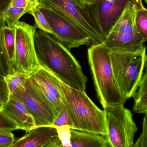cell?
I'll use <instances>...</instances> for the list:
<instances>
[{
    "instance_id": "28",
    "label": "cell",
    "mask_w": 147,
    "mask_h": 147,
    "mask_svg": "<svg viewBox=\"0 0 147 147\" xmlns=\"http://www.w3.org/2000/svg\"><path fill=\"white\" fill-rule=\"evenodd\" d=\"M59 136L62 142L63 147H70V129L68 127H57Z\"/></svg>"
},
{
    "instance_id": "17",
    "label": "cell",
    "mask_w": 147,
    "mask_h": 147,
    "mask_svg": "<svg viewBox=\"0 0 147 147\" xmlns=\"http://www.w3.org/2000/svg\"><path fill=\"white\" fill-rule=\"evenodd\" d=\"M134 104L133 110L138 114L147 111V70L143 74L137 91L133 97Z\"/></svg>"
},
{
    "instance_id": "24",
    "label": "cell",
    "mask_w": 147,
    "mask_h": 147,
    "mask_svg": "<svg viewBox=\"0 0 147 147\" xmlns=\"http://www.w3.org/2000/svg\"><path fill=\"white\" fill-rule=\"evenodd\" d=\"M53 126L56 127H68L71 129H72V123L69 117V114L62 102V109L61 112L57 117Z\"/></svg>"
},
{
    "instance_id": "11",
    "label": "cell",
    "mask_w": 147,
    "mask_h": 147,
    "mask_svg": "<svg viewBox=\"0 0 147 147\" xmlns=\"http://www.w3.org/2000/svg\"><path fill=\"white\" fill-rule=\"evenodd\" d=\"M28 79L34 88L53 108L58 116L62 109V99L51 72L40 66L29 75Z\"/></svg>"
},
{
    "instance_id": "36",
    "label": "cell",
    "mask_w": 147,
    "mask_h": 147,
    "mask_svg": "<svg viewBox=\"0 0 147 147\" xmlns=\"http://www.w3.org/2000/svg\"><path fill=\"white\" fill-rule=\"evenodd\" d=\"M145 1L146 2V3L147 5V0H145Z\"/></svg>"
},
{
    "instance_id": "8",
    "label": "cell",
    "mask_w": 147,
    "mask_h": 147,
    "mask_svg": "<svg viewBox=\"0 0 147 147\" xmlns=\"http://www.w3.org/2000/svg\"><path fill=\"white\" fill-rule=\"evenodd\" d=\"M39 6L48 21L52 35L68 49L93 45L90 36L76 24L50 8Z\"/></svg>"
},
{
    "instance_id": "15",
    "label": "cell",
    "mask_w": 147,
    "mask_h": 147,
    "mask_svg": "<svg viewBox=\"0 0 147 147\" xmlns=\"http://www.w3.org/2000/svg\"><path fill=\"white\" fill-rule=\"evenodd\" d=\"M70 147H111L107 137L90 132L70 129Z\"/></svg>"
},
{
    "instance_id": "13",
    "label": "cell",
    "mask_w": 147,
    "mask_h": 147,
    "mask_svg": "<svg viewBox=\"0 0 147 147\" xmlns=\"http://www.w3.org/2000/svg\"><path fill=\"white\" fill-rule=\"evenodd\" d=\"M1 110L16 124L18 129L28 131L36 127L35 121L32 115L25 104L13 94H10L8 100Z\"/></svg>"
},
{
    "instance_id": "26",
    "label": "cell",
    "mask_w": 147,
    "mask_h": 147,
    "mask_svg": "<svg viewBox=\"0 0 147 147\" xmlns=\"http://www.w3.org/2000/svg\"><path fill=\"white\" fill-rule=\"evenodd\" d=\"M142 132L133 147H147V111L144 114Z\"/></svg>"
},
{
    "instance_id": "22",
    "label": "cell",
    "mask_w": 147,
    "mask_h": 147,
    "mask_svg": "<svg viewBox=\"0 0 147 147\" xmlns=\"http://www.w3.org/2000/svg\"><path fill=\"white\" fill-rule=\"evenodd\" d=\"M136 30L144 42L147 41V9H137L135 19Z\"/></svg>"
},
{
    "instance_id": "21",
    "label": "cell",
    "mask_w": 147,
    "mask_h": 147,
    "mask_svg": "<svg viewBox=\"0 0 147 147\" xmlns=\"http://www.w3.org/2000/svg\"><path fill=\"white\" fill-rule=\"evenodd\" d=\"M28 77L29 75L28 74L18 72L9 73L4 76V79L10 94H13L17 88L24 84Z\"/></svg>"
},
{
    "instance_id": "12",
    "label": "cell",
    "mask_w": 147,
    "mask_h": 147,
    "mask_svg": "<svg viewBox=\"0 0 147 147\" xmlns=\"http://www.w3.org/2000/svg\"><path fill=\"white\" fill-rule=\"evenodd\" d=\"M62 142L57 129L53 126L35 127L26 131L21 138L15 140L11 147H61Z\"/></svg>"
},
{
    "instance_id": "35",
    "label": "cell",
    "mask_w": 147,
    "mask_h": 147,
    "mask_svg": "<svg viewBox=\"0 0 147 147\" xmlns=\"http://www.w3.org/2000/svg\"><path fill=\"white\" fill-rule=\"evenodd\" d=\"M35 3H37V4H39L40 3L39 2L38 0H32Z\"/></svg>"
},
{
    "instance_id": "30",
    "label": "cell",
    "mask_w": 147,
    "mask_h": 147,
    "mask_svg": "<svg viewBox=\"0 0 147 147\" xmlns=\"http://www.w3.org/2000/svg\"><path fill=\"white\" fill-rule=\"evenodd\" d=\"M39 4L35 3L32 0H13L9 6H14L31 10Z\"/></svg>"
},
{
    "instance_id": "33",
    "label": "cell",
    "mask_w": 147,
    "mask_h": 147,
    "mask_svg": "<svg viewBox=\"0 0 147 147\" xmlns=\"http://www.w3.org/2000/svg\"><path fill=\"white\" fill-rule=\"evenodd\" d=\"M82 2L84 3V4L90 6L92 5L96 2V0H80Z\"/></svg>"
},
{
    "instance_id": "27",
    "label": "cell",
    "mask_w": 147,
    "mask_h": 147,
    "mask_svg": "<svg viewBox=\"0 0 147 147\" xmlns=\"http://www.w3.org/2000/svg\"><path fill=\"white\" fill-rule=\"evenodd\" d=\"M10 93L4 79V76L0 73V110L9 98Z\"/></svg>"
},
{
    "instance_id": "20",
    "label": "cell",
    "mask_w": 147,
    "mask_h": 147,
    "mask_svg": "<svg viewBox=\"0 0 147 147\" xmlns=\"http://www.w3.org/2000/svg\"><path fill=\"white\" fill-rule=\"evenodd\" d=\"M30 9L9 6L1 14L6 26L9 27H14L20 19L25 14L28 13Z\"/></svg>"
},
{
    "instance_id": "32",
    "label": "cell",
    "mask_w": 147,
    "mask_h": 147,
    "mask_svg": "<svg viewBox=\"0 0 147 147\" xmlns=\"http://www.w3.org/2000/svg\"><path fill=\"white\" fill-rule=\"evenodd\" d=\"M135 6L136 9H140L144 8L142 0H131Z\"/></svg>"
},
{
    "instance_id": "5",
    "label": "cell",
    "mask_w": 147,
    "mask_h": 147,
    "mask_svg": "<svg viewBox=\"0 0 147 147\" xmlns=\"http://www.w3.org/2000/svg\"><path fill=\"white\" fill-rule=\"evenodd\" d=\"M107 138L111 147H133L138 128L131 111L124 104L104 108Z\"/></svg>"
},
{
    "instance_id": "9",
    "label": "cell",
    "mask_w": 147,
    "mask_h": 147,
    "mask_svg": "<svg viewBox=\"0 0 147 147\" xmlns=\"http://www.w3.org/2000/svg\"><path fill=\"white\" fill-rule=\"evenodd\" d=\"M12 94L25 104L34 118L36 127L53 126L57 117L56 112L34 88L28 78Z\"/></svg>"
},
{
    "instance_id": "10",
    "label": "cell",
    "mask_w": 147,
    "mask_h": 147,
    "mask_svg": "<svg viewBox=\"0 0 147 147\" xmlns=\"http://www.w3.org/2000/svg\"><path fill=\"white\" fill-rule=\"evenodd\" d=\"M129 1L96 0L94 4L88 6L98 28L105 39L119 20Z\"/></svg>"
},
{
    "instance_id": "3",
    "label": "cell",
    "mask_w": 147,
    "mask_h": 147,
    "mask_svg": "<svg viewBox=\"0 0 147 147\" xmlns=\"http://www.w3.org/2000/svg\"><path fill=\"white\" fill-rule=\"evenodd\" d=\"M103 43L90 46L88 62L98 100L103 108L125 104L116 83L110 57Z\"/></svg>"
},
{
    "instance_id": "25",
    "label": "cell",
    "mask_w": 147,
    "mask_h": 147,
    "mask_svg": "<svg viewBox=\"0 0 147 147\" xmlns=\"http://www.w3.org/2000/svg\"><path fill=\"white\" fill-rule=\"evenodd\" d=\"M12 130L0 129V147H11L15 140L14 135Z\"/></svg>"
},
{
    "instance_id": "29",
    "label": "cell",
    "mask_w": 147,
    "mask_h": 147,
    "mask_svg": "<svg viewBox=\"0 0 147 147\" xmlns=\"http://www.w3.org/2000/svg\"><path fill=\"white\" fill-rule=\"evenodd\" d=\"M0 129H8L14 131L18 129L16 124L9 119L0 110Z\"/></svg>"
},
{
    "instance_id": "18",
    "label": "cell",
    "mask_w": 147,
    "mask_h": 147,
    "mask_svg": "<svg viewBox=\"0 0 147 147\" xmlns=\"http://www.w3.org/2000/svg\"><path fill=\"white\" fill-rule=\"evenodd\" d=\"M5 25L6 23L3 19L1 14H0V73L4 76L13 72L5 49L3 33Z\"/></svg>"
},
{
    "instance_id": "19",
    "label": "cell",
    "mask_w": 147,
    "mask_h": 147,
    "mask_svg": "<svg viewBox=\"0 0 147 147\" xmlns=\"http://www.w3.org/2000/svg\"><path fill=\"white\" fill-rule=\"evenodd\" d=\"M4 44L8 58L13 70V66L15 60L16 28L9 27L5 25L3 28Z\"/></svg>"
},
{
    "instance_id": "6",
    "label": "cell",
    "mask_w": 147,
    "mask_h": 147,
    "mask_svg": "<svg viewBox=\"0 0 147 147\" xmlns=\"http://www.w3.org/2000/svg\"><path fill=\"white\" fill-rule=\"evenodd\" d=\"M59 13L84 30L90 36L93 45L103 43L105 38L98 28L88 5L80 0H38Z\"/></svg>"
},
{
    "instance_id": "34",
    "label": "cell",
    "mask_w": 147,
    "mask_h": 147,
    "mask_svg": "<svg viewBox=\"0 0 147 147\" xmlns=\"http://www.w3.org/2000/svg\"><path fill=\"white\" fill-rule=\"evenodd\" d=\"M144 70H147V54H146V60H145V68Z\"/></svg>"
},
{
    "instance_id": "31",
    "label": "cell",
    "mask_w": 147,
    "mask_h": 147,
    "mask_svg": "<svg viewBox=\"0 0 147 147\" xmlns=\"http://www.w3.org/2000/svg\"><path fill=\"white\" fill-rule=\"evenodd\" d=\"M13 0H0V14L9 7Z\"/></svg>"
},
{
    "instance_id": "14",
    "label": "cell",
    "mask_w": 147,
    "mask_h": 147,
    "mask_svg": "<svg viewBox=\"0 0 147 147\" xmlns=\"http://www.w3.org/2000/svg\"><path fill=\"white\" fill-rule=\"evenodd\" d=\"M103 43L111 51L136 52L146 48L136 28L127 33L108 36Z\"/></svg>"
},
{
    "instance_id": "4",
    "label": "cell",
    "mask_w": 147,
    "mask_h": 147,
    "mask_svg": "<svg viewBox=\"0 0 147 147\" xmlns=\"http://www.w3.org/2000/svg\"><path fill=\"white\" fill-rule=\"evenodd\" d=\"M146 48L136 52L110 51L116 83L125 102L138 89L145 68Z\"/></svg>"
},
{
    "instance_id": "16",
    "label": "cell",
    "mask_w": 147,
    "mask_h": 147,
    "mask_svg": "<svg viewBox=\"0 0 147 147\" xmlns=\"http://www.w3.org/2000/svg\"><path fill=\"white\" fill-rule=\"evenodd\" d=\"M136 11L137 9L132 1H129L119 20L107 37L127 33L135 30L136 28L135 19Z\"/></svg>"
},
{
    "instance_id": "7",
    "label": "cell",
    "mask_w": 147,
    "mask_h": 147,
    "mask_svg": "<svg viewBox=\"0 0 147 147\" xmlns=\"http://www.w3.org/2000/svg\"><path fill=\"white\" fill-rule=\"evenodd\" d=\"M16 28L15 60L13 71L30 75L39 68L34 38L37 27L19 21Z\"/></svg>"
},
{
    "instance_id": "1",
    "label": "cell",
    "mask_w": 147,
    "mask_h": 147,
    "mask_svg": "<svg viewBox=\"0 0 147 147\" xmlns=\"http://www.w3.org/2000/svg\"><path fill=\"white\" fill-rule=\"evenodd\" d=\"M34 44L40 66L69 87L85 91L87 77L69 49L56 38L41 30L36 32Z\"/></svg>"
},
{
    "instance_id": "2",
    "label": "cell",
    "mask_w": 147,
    "mask_h": 147,
    "mask_svg": "<svg viewBox=\"0 0 147 147\" xmlns=\"http://www.w3.org/2000/svg\"><path fill=\"white\" fill-rule=\"evenodd\" d=\"M51 73L72 122V129L95 133L107 137L108 132L104 110L99 108L85 91L69 87Z\"/></svg>"
},
{
    "instance_id": "23",
    "label": "cell",
    "mask_w": 147,
    "mask_h": 147,
    "mask_svg": "<svg viewBox=\"0 0 147 147\" xmlns=\"http://www.w3.org/2000/svg\"><path fill=\"white\" fill-rule=\"evenodd\" d=\"M28 13L33 16L35 21V26L37 28H38L45 33L52 35V32L48 21L39 5L31 9Z\"/></svg>"
}]
</instances>
